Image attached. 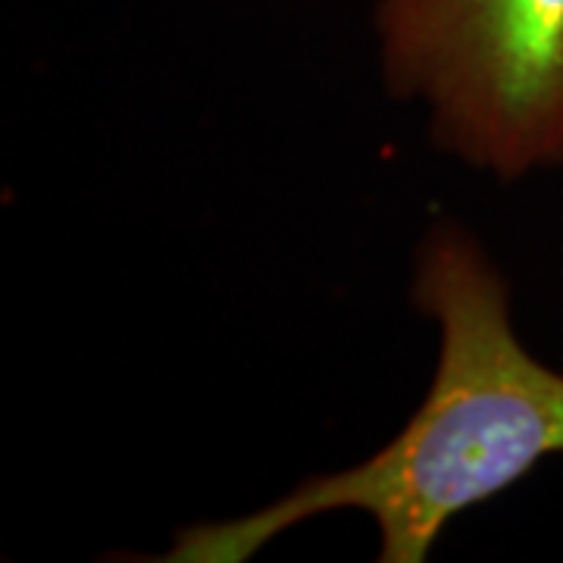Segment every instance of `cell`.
Listing matches in <instances>:
<instances>
[{
	"label": "cell",
	"mask_w": 563,
	"mask_h": 563,
	"mask_svg": "<svg viewBox=\"0 0 563 563\" xmlns=\"http://www.w3.org/2000/svg\"><path fill=\"white\" fill-rule=\"evenodd\" d=\"M410 301L439 329V361L401 432L357 466L307 476L244 517L185 526L154 561L244 563L295 526L357 510L379 532V561L422 563L454 517L563 454V373L520 342L510 285L463 225H429Z\"/></svg>",
	"instance_id": "cell-1"
},
{
	"label": "cell",
	"mask_w": 563,
	"mask_h": 563,
	"mask_svg": "<svg viewBox=\"0 0 563 563\" xmlns=\"http://www.w3.org/2000/svg\"><path fill=\"white\" fill-rule=\"evenodd\" d=\"M385 88L498 181L563 166V0H379Z\"/></svg>",
	"instance_id": "cell-2"
}]
</instances>
